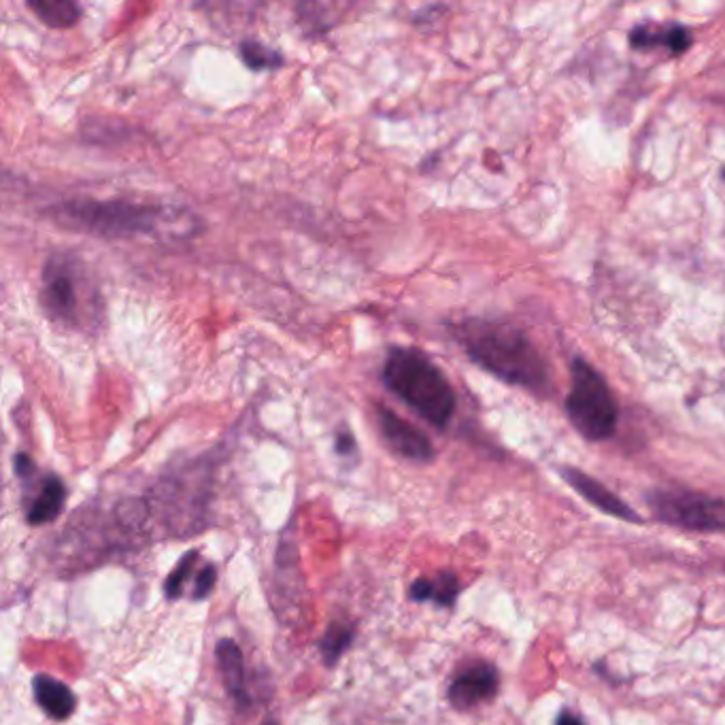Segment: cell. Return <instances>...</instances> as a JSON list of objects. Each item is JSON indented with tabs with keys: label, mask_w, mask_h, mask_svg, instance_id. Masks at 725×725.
<instances>
[{
	"label": "cell",
	"mask_w": 725,
	"mask_h": 725,
	"mask_svg": "<svg viewBox=\"0 0 725 725\" xmlns=\"http://www.w3.org/2000/svg\"><path fill=\"white\" fill-rule=\"evenodd\" d=\"M216 580H218L216 568H214L211 564L203 566V568L198 571L196 579H194V594H192V598H194V600H203V598H207V596L214 591Z\"/></svg>",
	"instance_id": "19"
},
{
	"label": "cell",
	"mask_w": 725,
	"mask_h": 725,
	"mask_svg": "<svg viewBox=\"0 0 725 725\" xmlns=\"http://www.w3.org/2000/svg\"><path fill=\"white\" fill-rule=\"evenodd\" d=\"M500 677L492 664L476 661L464 668L449 686V702L458 711H471L496 695Z\"/></svg>",
	"instance_id": "8"
},
{
	"label": "cell",
	"mask_w": 725,
	"mask_h": 725,
	"mask_svg": "<svg viewBox=\"0 0 725 725\" xmlns=\"http://www.w3.org/2000/svg\"><path fill=\"white\" fill-rule=\"evenodd\" d=\"M453 336L472 362L494 377L532 392L546 388V362L521 327L492 320H464L453 326Z\"/></svg>",
	"instance_id": "1"
},
{
	"label": "cell",
	"mask_w": 725,
	"mask_h": 725,
	"mask_svg": "<svg viewBox=\"0 0 725 725\" xmlns=\"http://www.w3.org/2000/svg\"><path fill=\"white\" fill-rule=\"evenodd\" d=\"M56 223L96 239H135L153 234L171 218V211L126 198H71L51 207Z\"/></svg>",
	"instance_id": "4"
},
{
	"label": "cell",
	"mask_w": 725,
	"mask_h": 725,
	"mask_svg": "<svg viewBox=\"0 0 725 725\" xmlns=\"http://www.w3.org/2000/svg\"><path fill=\"white\" fill-rule=\"evenodd\" d=\"M198 560V553L196 551H189L182 562L177 564V568L171 573V577L164 583V591L171 600H177L182 598L183 591H185V583L192 577V571H194V564Z\"/></svg>",
	"instance_id": "18"
},
{
	"label": "cell",
	"mask_w": 725,
	"mask_h": 725,
	"mask_svg": "<svg viewBox=\"0 0 725 725\" xmlns=\"http://www.w3.org/2000/svg\"><path fill=\"white\" fill-rule=\"evenodd\" d=\"M555 725H583V724H580L579 717H575V715H571V713H562V715L557 717V722H555Z\"/></svg>",
	"instance_id": "22"
},
{
	"label": "cell",
	"mask_w": 725,
	"mask_h": 725,
	"mask_svg": "<svg viewBox=\"0 0 725 725\" xmlns=\"http://www.w3.org/2000/svg\"><path fill=\"white\" fill-rule=\"evenodd\" d=\"M460 594V583L451 573H440L436 579H417L411 585L415 602L433 600L438 607H451Z\"/></svg>",
	"instance_id": "15"
},
{
	"label": "cell",
	"mask_w": 725,
	"mask_h": 725,
	"mask_svg": "<svg viewBox=\"0 0 725 725\" xmlns=\"http://www.w3.org/2000/svg\"><path fill=\"white\" fill-rule=\"evenodd\" d=\"M38 304L47 320L74 332H96L105 320V300L88 266L69 252L45 260Z\"/></svg>",
	"instance_id": "2"
},
{
	"label": "cell",
	"mask_w": 725,
	"mask_h": 725,
	"mask_svg": "<svg viewBox=\"0 0 725 725\" xmlns=\"http://www.w3.org/2000/svg\"><path fill=\"white\" fill-rule=\"evenodd\" d=\"M381 381L396 399L435 428H447L451 422L458 406L456 392L445 372L426 354L413 347L390 349Z\"/></svg>",
	"instance_id": "3"
},
{
	"label": "cell",
	"mask_w": 725,
	"mask_h": 725,
	"mask_svg": "<svg viewBox=\"0 0 725 725\" xmlns=\"http://www.w3.org/2000/svg\"><path fill=\"white\" fill-rule=\"evenodd\" d=\"M216 655H218L219 670H221V681L228 689V693L237 702H245L248 691H245V664H243L241 647L230 638H221Z\"/></svg>",
	"instance_id": "13"
},
{
	"label": "cell",
	"mask_w": 725,
	"mask_h": 725,
	"mask_svg": "<svg viewBox=\"0 0 725 725\" xmlns=\"http://www.w3.org/2000/svg\"><path fill=\"white\" fill-rule=\"evenodd\" d=\"M239 56H241L243 65L252 71H277L286 65V58L279 49H273L254 38L241 41Z\"/></svg>",
	"instance_id": "16"
},
{
	"label": "cell",
	"mask_w": 725,
	"mask_h": 725,
	"mask_svg": "<svg viewBox=\"0 0 725 725\" xmlns=\"http://www.w3.org/2000/svg\"><path fill=\"white\" fill-rule=\"evenodd\" d=\"M28 9L45 26H49L54 31L73 28L83 13V9L73 0H31Z\"/></svg>",
	"instance_id": "14"
},
{
	"label": "cell",
	"mask_w": 725,
	"mask_h": 725,
	"mask_svg": "<svg viewBox=\"0 0 725 725\" xmlns=\"http://www.w3.org/2000/svg\"><path fill=\"white\" fill-rule=\"evenodd\" d=\"M336 451L341 456H347V453H354L356 451V440L354 436L349 433H343V435L336 436Z\"/></svg>",
	"instance_id": "21"
},
{
	"label": "cell",
	"mask_w": 725,
	"mask_h": 725,
	"mask_svg": "<svg viewBox=\"0 0 725 725\" xmlns=\"http://www.w3.org/2000/svg\"><path fill=\"white\" fill-rule=\"evenodd\" d=\"M722 175H724V180H725V169H724V171H722Z\"/></svg>",
	"instance_id": "23"
},
{
	"label": "cell",
	"mask_w": 725,
	"mask_h": 725,
	"mask_svg": "<svg viewBox=\"0 0 725 725\" xmlns=\"http://www.w3.org/2000/svg\"><path fill=\"white\" fill-rule=\"evenodd\" d=\"M653 515L691 532H725V503L693 492H655L649 496Z\"/></svg>",
	"instance_id": "6"
},
{
	"label": "cell",
	"mask_w": 725,
	"mask_h": 725,
	"mask_svg": "<svg viewBox=\"0 0 725 725\" xmlns=\"http://www.w3.org/2000/svg\"><path fill=\"white\" fill-rule=\"evenodd\" d=\"M377 426L388 447L404 460L411 462H430L435 458V447L430 438L424 435L419 428L413 424L404 422L400 415H396L392 408L379 404L377 411Z\"/></svg>",
	"instance_id": "7"
},
{
	"label": "cell",
	"mask_w": 725,
	"mask_h": 725,
	"mask_svg": "<svg viewBox=\"0 0 725 725\" xmlns=\"http://www.w3.org/2000/svg\"><path fill=\"white\" fill-rule=\"evenodd\" d=\"M33 689H35V700L47 717L56 722H67L73 715L77 695L73 689L65 686L62 681L47 675H37L33 681Z\"/></svg>",
	"instance_id": "11"
},
{
	"label": "cell",
	"mask_w": 725,
	"mask_h": 725,
	"mask_svg": "<svg viewBox=\"0 0 725 725\" xmlns=\"http://www.w3.org/2000/svg\"><path fill=\"white\" fill-rule=\"evenodd\" d=\"M630 45L634 49H653V47H664L668 54H683L691 45V33L681 24H641L632 28L630 33Z\"/></svg>",
	"instance_id": "10"
},
{
	"label": "cell",
	"mask_w": 725,
	"mask_h": 725,
	"mask_svg": "<svg viewBox=\"0 0 725 725\" xmlns=\"http://www.w3.org/2000/svg\"><path fill=\"white\" fill-rule=\"evenodd\" d=\"M562 476L568 481V485L573 490L579 492L587 503L605 510L607 515H613L617 519H625V521H641V517L632 508L628 507L621 498H617L615 494L609 492L602 483L591 479L589 474L577 471V469H564Z\"/></svg>",
	"instance_id": "9"
},
{
	"label": "cell",
	"mask_w": 725,
	"mask_h": 725,
	"mask_svg": "<svg viewBox=\"0 0 725 725\" xmlns=\"http://www.w3.org/2000/svg\"><path fill=\"white\" fill-rule=\"evenodd\" d=\"M571 375L573 388L566 399V413L573 426L587 440H605L615 435L617 404L607 381L580 358L573 360Z\"/></svg>",
	"instance_id": "5"
},
{
	"label": "cell",
	"mask_w": 725,
	"mask_h": 725,
	"mask_svg": "<svg viewBox=\"0 0 725 725\" xmlns=\"http://www.w3.org/2000/svg\"><path fill=\"white\" fill-rule=\"evenodd\" d=\"M67 503V485L60 476L47 474L38 483L37 494L33 496V503L26 510V521L31 526H45L54 521Z\"/></svg>",
	"instance_id": "12"
},
{
	"label": "cell",
	"mask_w": 725,
	"mask_h": 725,
	"mask_svg": "<svg viewBox=\"0 0 725 725\" xmlns=\"http://www.w3.org/2000/svg\"><path fill=\"white\" fill-rule=\"evenodd\" d=\"M13 467H15V474H18L22 481L33 479L35 472H37L35 462H33L26 453H15V458H13Z\"/></svg>",
	"instance_id": "20"
},
{
	"label": "cell",
	"mask_w": 725,
	"mask_h": 725,
	"mask_svg": "<svg viewBox=\"0 0 725 725\" xmlns=\"http://www.w3.org/2000/svg\"><path fill=\"white\" fill-rule=\"evenodd\" d=\"M354 643V628L343 625V623H332L320 643V652L327 666H334L343 653L347 652Z\"/></svg>",
	"instance_id": "17"
}]
</instances>
